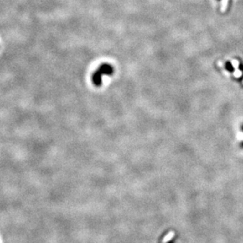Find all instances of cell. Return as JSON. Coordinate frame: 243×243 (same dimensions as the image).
I'll return each mask as SVG.
<instances>
[{
	"mask_svg": "<svg viewBox=\"0 0 243 243\" xmlns=\"http://www.w3.org/2000/svg\"><path fill=\"white\" fill-rule=\"evenodd\" d=\"M113 73V67L109 63H102L96 71L92 74L91 80L93 84L96 87H100L101 85V76L103 74L111 75Z\"/></svg>",
	"mask_w": 243,
	"mask_h": 243,
	"instance_id": "obj_1",
	"label": "cell"
},
{
	"mask_svg": "<svg viewBox=\"0 0 243 243\" xmlns=\"http://www.w3.org/2000/svg\"><path fill=\"white\" fill-rule=\"evenodd\" d=\"M232 65L233 67H235V73H234V75H235V78H240L241 76V71L238 69V66H239V62L237 61V60H233L232 61Z\"/></svg>",
	"mask_w": 243,
	"mask_h": 243,
	"instance_id": "obj_2",
	"label": "cell"
},
{
	"mask_svg": "<svg viewBox=\"0 0 243 243\" xmlns=\"http://www.w3.org/2000/svg\"><path fill=\"white\" fill-rule=\"evenodd\" d=\"M173 236H174V232H173V231L169 232V233L168 234V235H166L165 237H164V240H163V242H164V243L168 242V241H170V240L172 239V238H173Z\"/></svg>",
	"mask_w": 243,
	"mask_h": 243,
	"instance_id": "obj_3",
	"label": "cell"
}]
</instances>
